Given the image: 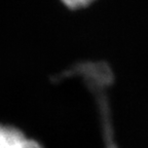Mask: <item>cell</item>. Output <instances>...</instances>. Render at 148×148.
Wrapping results in <instances>:
<instances>
[{
    "label": "cell",
    "instance_id": "6da1fadb",
    "mask_svg": "<svg viewBox=\"0 0 148 148\" xmlns=\"http://www.w3.org/2000/svg\"><path fill=\"white\" fill-rule=\"evenodd\" d=\"M0 148H43L39 142L26 137L22 131L0 125Z\"/></svg>",
    "mask_w": 148,
    "mask_h": 148
},
{
    "label": "cell",
    "instance_id": "7a4b0ae2",
    "mask_svg": "<svg viewBox=\"0 0 148 148\" xmlns=\"http://www.w3.org/2000/svg\"><path fill=\"white\" fill-rule=\"evenodd\" d=\"M61 2L70 9H80L86 8L94 3L96 0H60Z\"/></svg>",
    "mask_w": 148,
    "mask_h": 148
}]
</instances>
